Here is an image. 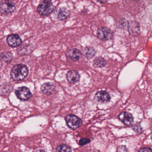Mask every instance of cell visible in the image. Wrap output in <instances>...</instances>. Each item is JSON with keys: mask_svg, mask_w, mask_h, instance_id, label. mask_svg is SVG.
<instances>
[{"mask_svg": "<svg viewBox=\"0 0 152 152\" xmlns=\"http://www.w3.org/2000/svg\"><path fill=\"white\" fill-rule=\"evenodd\" d=\"M127 27L129 34L132 36H137L141 32L140 24L135 20H133L129 22L128 25Z\"/></svg>", "mask_w": 152, "mask_h": 152, "instance_id": "obj_8", "label": "cell"}, {"mask_svg": "<svg viewBox=\"0 0 152 152\" xmlns=\"http://www.w3.org/2000/svg\"><path fill=\"white\" fill-rule=\"evenodd\" d=\"M11 77L13 80H21L28 75V69L25 65H17L13 67L11 71Z\"/></svg>", "mask_w": 152, "mask_h": 152, "instance_id": "obj_1", "label": "cell"}, {"mask_svg": "<svg viewBox=\"0 0 152 152\" xmlns=\"http://www.w3.org/2000/svg\"><path fill=\"white\" fill-rule=\"evenodd\" d=\"M106 64V61L102 57H97L94 60V66L95 68L103 67Z\"/></svg>", "mask_w": 152, "mask_h": 152, "instance_id": "obj_16", "label": "cell"}, {"mask_svg": "<svg viewBox=\"0 0 152 152\" xmlns=\"http://www.w3.org/2000/svg\"><path fill=\"white\" fill-rule=\"evenodd\" d=\"M7 42L11 47H16L22 43V40L18 35L11 34L7 37Z\"/></svg>", "mask_w": 152, "mask_h": 152, "instance_id": "obj_10", "label": "cell"}, {"mask_svg": "<svg viewBox=\"0 0 152 152\" xmlns=\"http://www.w3.org/2000/svg\"><path fill=\"white\" fill-rule=\"evenodd\" d=\"M119 25L120 27V28H125L128 27V23L126 20L125 19H123L120 20Z\"/></svg>", "mask_w": 152, "mask_h": 152, "instance_id": "obj_19", "label": "cell"}, {"mask_svg": "<svg viewBox=\"0 0 152 152\" xmlns=\"http://www.w3.org/2000/svg\"><path fill=\"white\" fill-rule=\"evenodd\" d=\"M34 152H47L43 149H36L35 150Z\"/></svg>", "mask_w": 152, "mask_h": 152, "instance_id": "obj_21", "label": "cell"}, {"mask_svg": "<svg viewBox=\"0 0 152 152\" xmlns=\"http://www.w3.org/2000/svg\"><path fill=\"white\" fill-rule=\"evenodd\" d=\"M90 142V139L87 138H83L79 140V145L80 146H83Z\"/></svg>", "mask_w": 152, "mask_h": 152, "instance_id": "obj_18", "label": "cell"}, {"mask_svg": "<svg viewBox=\"0 0 152 152\" xmlns=\"http://www.w3.org/2000/svg\"><path fill=\"white\" fill-rule=\"evenodd\" d=\"M66 56L67 58L71 61H76L82 58L81 52L78 49L74 48H70L66 51Z\"/></svg>", "mask_w": 152, "mask_h": 152, "instance_id": "obj_5", "label": "cell"}, {"mask_svg": "<svg viewBox=\"0 0 152 152\" xmlns=\"http://www.w3.org/2000/svg\"><path fill=\"white\" fill-rule=\"evenodd\" d=\"M54 6L51 2L48 0L43 1L37 8V12L42 16H46L52 12Z\"/></svg>", "mask_w": 152, "mask_h": 152, "instance_id": "obj_2", "label": "cell"}, {"mask_svg": "<svg viewBox=\"0 0 152 152\" xmlns=\"http://www.w3.org/2000/svg\"><path fill=\"white\" fill-rule=\"evenodd\" d=\"M97 36L102 41H107L112 38L113 34L109 28L102 27L97 31Z\"/></svg>", "mask_w": 152, "mask_h": 152, "instance_id": "obj_7", "label": "cell"}, {"mask_svg": "<svg viewBox=\"0 0 152 152\" xmlns=\"http://www.w3.org/2000/svg\"><path fill=\"white\" fill-rule=\"evenodd\" d=\"M56 152H71V148L65 144H61L56 148Z\"/></svg>", "mask_w": 152, "mask_h": 152, "instance_id": "obj_17", "label": "cell"}, {"mask_svg": "<svg viewBox=\"0 0 152 152\" xmlns=\"http://www.w3.org/2000/svg\"><path fill=\"white\" fill-rule=\"evenodd\" d=\"M138 152H152V150L148 147H144L141 148L139 150Z\"/></svg>", "mask_w": 152, "mask_h": 152, "instance_id": "obj_20", "label": "cell"}, {"mask_svg": "<svg viewBox=\"0 0 152 152\" xmlns=\"http://www.w3.org/2000/svg\"><path fill=\"white\" fill-rule=\"evenodd\" d=\"M83 54L87 59L93 58L96 54L95 50L92 47H87L83 50Z\"/></svg>", "mask_w": 152, "mask_h": 152, "instance_id": "obj_15", "label": "cell"}, {"mask_svg": "<svg viewBox=\"0 0 152 152\" xmlns=\"http://www.w3.org/2000/svg\"><path fill=\"white\" fill-rule=\"evenodd\" d=\"M119 118L120 121L127 126L131 125L134 121L133 116L129 113L123 112L119 115Z\"/></svg>", "mask_w": 152, "mask_h": 152, "instance_id": "obj_12", "label": "cell"}, {"mask_svg": "<svg viewBox=\"0 0 152 152\" xmlns=\"http://www.w3.org/2000/svg\"><path fill=\"white\" fill-rule=\"evenodd\" d=\"M108 0H97L98 1L100 2L101 3H105Z\"/></svg>", "mask_w": 152, "mask_h": 152, "instance_id": "obj_22", "label": "cell"}, {"mask_svg": "<svg viewBox=\"0 0 152 152\" xmlns=\"http://www.w3.org/2000/svg\"><path fill=\"white\" fill-rule=\"evenodd\" d=\"M135 1H140V0H135Z\"/></svg>", "mask_w": 152, "mask_h": 152, "instance_id": "obj_23", "label": "cell"}, {"mask_svg": "<svg viewBox=\"0 0 152 152\" xmlns=\"http://www.w3.org/2000/svg\"><path fill=\"white\" fill-rule=\"evenodd\" d=\"M16 95L22 101H26L31 98L32 94L29 89L26 87L19 88L16 90Z\"/></svg>", "mask_w": 152, "mask_h": 152, "instance_id": "obj_6", "label": "cell"}, {"mask_svg": "<svg viewBox=\"0 0 152 152\" xmlns=\"http://www.w3.org/2000/svg\"><path fill=\"white\" fill-rule=\"evenodd\" d=\"M55 89V86L51 83H46L41 87L42 92L47 95L52 94Z\"/></svg>", "mask_w": 152, "mask_h": 152, "instance_id": "obj_14", "label": "cell"}, {"mask_svg": "<svg viewBox=\"0 0 152 152\" xmlns=\"http://www.w3.org/2000/svg\"><path fill=\"white\" fill-rule=\"evenodd\" d=\"M110 96L108 92L105 91H100L95 94V101L99 103H106L110 102Z\"/></svg>", "mask_w": 152, "mask_h": 152, "instance_id": "obj_9", "label": "cell"}, {"mask_svg": "<svg viewBox=\"0 0 152 152\" xmlns=\"http://www.w3.org/2000/svg\"><path fill=\"white\" fill-rule=\"evenodd\" d=\"M15 10V4L9 0H4L0 3V12L3 14L12 13Z\"/></svg>", "mask_w": 152, "mask_h": 152, "instance_id": "obj_4", "label": "cell"}, {"mask_svg": "<svg viewBox=\"0 0 152 152\" xmlns=\"http://www.w3.org/2000/svg\"><path fill=\"white\" fill-rule=\"evenodd\" d=\"M67 78L69 83L71 84H75L79 81L80 76L76 70H71L67 74Z\"/></svg>", "mask_w": 152, "mask_h": 152, "instance_id": "obj_13", "label": "cell"}, {"mask_svg": "<svg viewBox=\"0 0 152 152\" xmlns=\"http://www.w3.org/2000/svg\"><path fill=\"white\" fill-rule=\"evenodd\" d=\"M56 18L59 20H65L70 15V12L68 9L65 7H61L56 10L55 12Z\"/></svg>", "mask_w": 152, "mask_h": 152, "instance_id": "obj_11", "label": "cell"}, {"mask_svg": "<svg viewBox=\"0 0 152 152\" xmlns=\"http://www.w3.org/2000/svg\"><path fill=\"white\" fill-rule=\"evenodd\" d=\"M66 123L70 128L76 129L81 126L82 121L80 118L73 114H70L65 118Z\"/></svg>", "mask_w": 152, "mask_h": 152, "instance_id": "obj_3", "label": "cell"}]
</instances>
